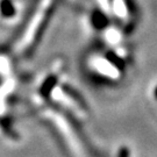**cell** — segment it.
<instances>
[{
    "label": "cell",
    "instance_id": "obj_1",
    "mask_svg": "<svg viewBox=\"0 0 157 157\" xmlns=\"http://www.w3.org/2000/svg\"><path fill=\"white\" fill-rule=\"evenodd\" d=\"M118 157H129V151L128 149H126V148H122L120 152H119V156Z\"/></svg>",
    "mask_w": 157,
    "mask_h": 157
}]
</instances>
